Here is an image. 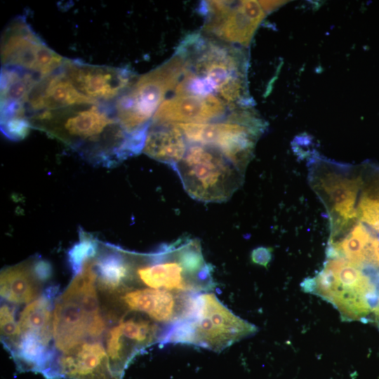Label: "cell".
<instances>
[{
  "instance_id": "1",
  "label": "cell",
  "mask_w": 379,
  "mask_h": 379,
  "mask_svg": "<svg viewBox=\"0 0 379 379\" xmlns=\"http://www.w3.org/2000/svg\"><path fill=\"white\" fill-rule=\"evenodd\" d=\"M28 120L94 165L114 166L142 152L121 126L112 103L79 104L32 114Z\"/></svg>"
},
{
  "instance_id": "2",
  "label": "cell",
  "mask_w": 379,
  "mask_h": 379,
  "mask_svg": "<svg viewBox=\"0 0 379 379\" xmlns=\"http://www.w3.org/2000/svg\"><path fill=\"white\" fill-rule=\"evenodd\" d=\"M175 52L185 63L183 74L176 86L178 92L213 95L232 109L252 107L245 48L195 32L186 36Z\"/></svg>"
},
{
  "instance_id": "3",
  "label": "cell",
  "mask_w": 379,
  "mask_h": 379,
  "mask_svg": "<svg viewBox=\"0 0 379 379\" xmlns=\"http://www.w3.org/2000/svg\"><path fill=\"white\" fill-rule=\"evenodd\" d=\"M128 270L122 288L147 287L175 293H201L212 290V268L199 240L182 237L147 253L126 251Z\"/></svg>"
},
{
  "instance_id": "4",
  "label": "cell",
  "mask_w": 379,
  "mask_h": 379,
  "mask_svg": "<svg viewBox=\"0 0 379 379\" xmlns=\"http://www.w3.org/2000/svg\"><path fill=\"white\" fill-rule=\"evenodd\" d=\"M257 327L231 312L213 293L197 294L190 317L168 328L162 343L192 345L221 352L255 334Z\"/></svg>"
},
{
  "instance_id": "5",
  "label": "cell",
  "mask_w": 379,
  "mask_h": 379,
  "mask_svg": "<svg viewBox=\"0 0 379 379\" xmlns=\"http://www.w3.org/2000/svg\"><path fill=\"white\" fill-rule=\"evenodd\" d=\"M184 70V60L175 52L163 64L138 77L112 103L122 128L142 147L153 116L174 91Z\"/></svg>"
},
{
  "instance_id": "6",
  "label": "cell",
  "mask_w": 379,
  "mask_h": 379,
  "mask_svg": "<svg viewBox=\"0 0 379 379\" xmlns=\"http://www.w3.org/2000/svg\"><path fill=\"white\" fill-rule=\"evenodd\" d=\"M189 144L212 146L244 172L258 138L266 127L251 107L232 110L222 120L176 123Z\"/></svg>"
},
{
  "instance_id": "7",
  "label": "cell",
  "mask_w": 379,
  "mask_h": 379,
  "mask_svg": "<svg viewBox=\"0 0 379 379\" xmlns=\"http://www.w3.org/2000/svg\"><path fill=\"white\" fill-rule=\"evenodd\" d=\"M173 171L192 199L206 203L228 200L243 179V172L218 149L199 144H189Z\"/></svg>"
},
{
  "instance_id": "8",
  "label": "cell",
  "mask_w": 379,
  "mask_h": 379,
  "mask_svg": "<svg viewBox=\"0 0 379 379\" xmlns=\"http://www.w3.org/2000/svg\"><path fill=\"white\" fill-rule=\"evenodd\" d=\"M104 310L99 298L83 297L65 289L54 305L53 358L50 366L59 354L82 342L98 340L102 336L107 326Z\"/></svg>"
},
{
  "instance_id": "9",
  "label": "cell",
  "mask_w": 379,
  "mask_h": 379,
  "mask_svg": "<svg viewBox=\"0 0 379 379\" xmlns=\"http://www.w3.org/2000/svg\"><path fill=\"white\" fill-rule=\"evenodd\" d=\"M268 1H204V34L224 43L246 48L258 27L272 11Z\"/></svg>"
},
{
  "instance_id": "10",
  "label": "cell",
  "mask_w": 379,
  "mask_h": 379,
  "mask_svg": "<svg viewBox=\"0 0 379 379\" xmlns=\"http://www.w3.org/2000/svg\"><path fill=\"white\" fill-rule=\"evenodd\" d=\"M65 60L43 41L24 16L11 20L3 32L2 67H17L44 77L59 69Z\"/></svg>"
},
{
  "instance_id": "11",
  "label": "cell",
  "mask_w": 379,
  "mask_h": 379,
  "mask_svg": "<svg viewBox=\"0 0 379 379\" xmlns=\"http://www.w3.org/2000/svg\"><path fill=\"white\" fill-rule=\"evenodd\" d=\"M197 294L131 287L108 297H112V302L121 310L144 314L168 328L192 316Z\"/></svg>"
},
{
  "instance_id": "12",
  "label": "cell",
  "mask_w": 379,
  "mask_h": 379,
  "mask_svg": "<svg viewBox=\"0 0 379 379\" xmlns=\"http://www.w3.org/2000/svg\"><path fill=\"white\" fill-rule=\"evenodd\" d=\"M163 328L141 314L120 316L107 332L105 350L115 375L122 379L133 358L145 348L160 342Z\"/></svg>"
},
{
  "instance_id": "13",
  "label": "cell",
  "mask_w": 379,
  "mask_h": 379,
  "mask_svg": "<svg viewBox=\"0 0 379 379\" xmlns=\"http://www.w3.org/2000/svg\"><path fill=\"white\" fill-rule=\"evenodd\" d=\"M76 89L98 102L113 103L137 79L127 67L95 65L65 58L62 66Z\"/></svg>"
},
{
  "instance_id": "14",
  "label": "cell",
  "mask_w": 379,
  "mask_h": 379,
  "mask_svg": "<svg viewBox=\"0 0 379 379\" xmlns=\"http://www.w3.org/2000/svg\"><path fill=\"white\" fill-rule=\"evenodd\" d=\"M43 77L12 67L1 70V131L8 139L25 138L31 127L27 118V100L38 81Z\"/></svg>"
},
{
  "instance_id": "15",
  "label": "cell",
  "mask_w": 379,
  "mask_h": 379,
  "mask_svg": "<svg viewBox=\"0 0 379 379\" xmlns=\"http://www.w3.org/2000/svg\"><path fill=\"white\" fill-rule=\"evenodd\" d=\"M47 379H120L114 373L105 347L86 340L55 357Z\"/></svg>"
},
{
  "instance_id": "16",
  "label": "cell",
  "mask_w": 379,
  "mask_h": 379,
  "mask_svg": "<svg viewBox=\"0 0 379 379\" xmlns=\"http://www.w3.org/2000/svg\"><path fill=\"white\" fill-rule=\"evenodd\" d=\"M232 110L213 95L172 92L156 111L151 124L214 122L224 119Z\"/></svg>"
},
{
  "instance_id": "17",
  "label": "cell",
  "mask_w": 379,
  "mask_h": 379,
  "mask_svg": "<svg viewBox=\"0 0 379 379\" xmlns=\"http://www.w3.org/2000/svg\"><path fill=\"white\" fill-rule=\"evenodd\" d=\"M52 275L51 264L41 257L4 268L1 272V296L12 305L29 303L42 293Z\"/></svg>"
},
{
  "instance_id": "18",
  "label": "cell",
  "mask_w": 379,
  "mask_h": 379,
  "mask_svg": "<svg viewBox=\"0 0 379 379\" xmlns=\"http://www.w3.org/2000/svg\"><path fill=\"white\" fill-rule=\"evenodd\" d=\"M79 93L62 67L41 77L32 88L27 100V118L41 112L54 110L83 103H96Z\"/></svg>"
},
{
  "instance_id": "19",
  "label": "cell",
  "mask_w": 379,
  "mask_h": 379,
  "mask_svg": "<svg viewBox=\"0 0 379 379\" xmlns=\"http://www.w3.org/2000/svg\"><path fill=\"white\" fill-rule=\"evenodd\" d=\"M57 291L55 286L46 288L38 298L25 307L18 322V341L33 340L53 350L49 347L53 338V300Z\"/></svg>"
},
{
  "instance_id": "20",
  "label": "cell",
  "mask_w": 379,
  "mask_h": 379,
  "mask_svg": "<svg viewBox=\"0 0 379 379\" xmlns=\"http://www.w3.org/2000/svg\"><path fill=\"white\" fill-rule=\"evenodd\" d=\"M188 146L175 124H150L142 152L173 169L184 157Z\"/></svg>"
},
{
  "instance_id": "21",
  "label": "cell",
  "mask_w": 379,
  "mask_h": 379,
  "mask_svg": "<svg viewBox=\"0 0 379 379\" xmlns=\"http://www.w3.org/2000/svg\"><path fill=\"white\" fill-rule=\"evenodd\" d=\"M360 185L359 178L328 173L319 179L318 186L329 200L332 210L345 222L357 216L354 204Z\"/></svg>"
},
{
  "instance_id": "22",
  "label": "cell",
  "mask_w": 379,
  "mask_h": 379,
  "mask_svg": "<svg viewBox=\"0 0 379 379\" xmlns=\"http://www.w3.org/2000/svg\"><path fill=\"white\" fill-rule=\"evenodd\" d=\"M79 240L67 252V262L74 276L81 272L88 259L95 256L100 245L99 241L82 228H79Z\"/></svg>"
},
{
  "instance_id": "23",
  "label": "cell",
  "mask_w": 379,
  "mask_h": 379,
  "mask_svg": "<svg viewBox=\"0 0 379 379\" xmlns=\"http://www.w3.org/2000/svg\"><path fill=\"white\" fill-rule=\"evenodd\" d=\"M1 336L5 347L11 352L15 347L18 338V325L15 321V308L8 302L1 306Z\"/></svg>"
},
{
  "instance_id": "24",
  "label": "cell",
  "mask_w": 379,
  "mask_h": 379,
  "mask_svg": "<svg viewBox=\"0 0 379 379\" xmlns=\"http://www.w3.org/2000/svg\"><path fill=\"white\" fill-rule=\"evenodd\" d=\"M251 258L253 262L267 267L272 258V251L269 248H257L253 251Z\"/></svg>"
}]
</instances>
